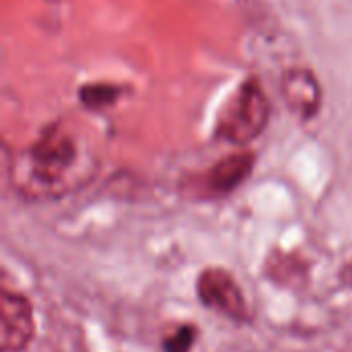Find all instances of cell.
I'll return each instance as SVG.
<instances>
[{
    "mask_svg": "<svg viewBox=\"0 0 352 352\" xmlns=\"http://www.w3.org/2000/svg\"><path fill=\"white\" fill-rule=\"evenodd\" d=\"M80 157L78 140L64 124L45 128L23 155L21 190L45 198L64 192Z\"/></svg>",
    "mask_w": 352,
    "mask_h": 352,
    "instance_id": "6da1fadb",
    "label": "cell"
},
{
    "mask_svg": "<svg viewBox=\"0 0 352 352\" xmlns=\"http://www.w3.org/2000/svg\"><path fill=\"white\" fill-rule=\"evenodd\" d=\"M272 103L258 76H248L219 113L214 138L233 146H248L268 126Z\"/></svg>",
    "mask_w": 352,
    "mask_h": 352,
    "instance_id": "7a4b0ae2",
    "label": "cell"
},
{
    "mask_svg": "<svg viewBox=\"0 0 352 352\" xmlns=\"http://www.w3.org/2000/svg\"><path fill=\"white\" fill-rule=\"evenodd\" d=\"M198 297L204 307L214 309L235 322H250L248 301L241 293V287L225 268H206L198 276Z\"/></svg>",
    "mask_w": 352,
    "mask_h": 352,
    "instance_id": "3957f363",
    "label": "cell"
},
{
    "mask_svg": "<svg viewBox=\"0 0 352 352\" xmlns=\"http://www.w3.org/2000/svg\"><path fill=\"white\" fill-rule=\"evenodd\" d=\"M280 95L291 113H295L301 122L314 120L324 103L322 85L316 72L305 66H291L283 72Z\"/></svg>",
    "mask_w": 352,
    "mask_h": 352,
    "instance_id": "277c9868",
    "label": "cell"
},
{
    "mask_svg": "<svg viewBox=\"0 0 352 352\" xmlns=\"http://www.w3.org/2000/svg\"><path fill=\"white\" fill-rule=\"evenodd\" d=\"M35 324L31 303L10 291H2L0 299V351L23 352L33 340Z\"/></svg>",
    "mask_w": 352,
    "mask_h": 352,
    "instance_id": "5b68a950",
    "label": "cell"
},
{
    "mask_svg": "<svg viewBox=\"0 0 352 352\" xmlns=\"http://www.w3.org/2000/svg\"><path fill=\"white\" fill-rule=\"evenodd\" d=\"M256 155L250 151H237L221 161H217L206 173H204V188L210 196H227L235 192L254 171Z\"/></svg>",
    "mask_w": 352,
    "mask_h": 352,
    "instance_id": "8992f818",
    "label": "cell"
},
{
    "mask_svg": "<svg viewBox=\"0 0 352 352\" xmlns=\"http://www.w3.org/2000/svg\"><path fill=\"white\" fill-rule=\"evenodd\" d=\"M122 97V87L109 82H91L78 89V101L89 111H103Z\"/></svg>",
    "mask_w": 352,
    "mask_h": 352,
    "instance_id": "52a82bcc",
    "label": "cell"
},
{
    "mask_svg": "<svg viewBox=\"0 0 352 352\" xmlns=\"http://www.w3.org/2000/svg\"><path fill=\"white\" fill-rule=\"evenodd\" d=\"M196 342V328L194 326H182L171 336L163 340L165 352H190Z\"/></svg>",
    "mask_w": 352,
    "mask_h": 352,
    "instance_id": "ba28073f",
    "label": "cell"
}]
</instances>
